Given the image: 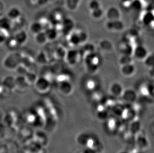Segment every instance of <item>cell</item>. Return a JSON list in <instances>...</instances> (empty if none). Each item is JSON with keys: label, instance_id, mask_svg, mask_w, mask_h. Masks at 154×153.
Returning <instances> with one entry per match:
<instances>
[{"label": "cell", "instance_id": "obj_1", "mask_svg": "<svg viewBox=\"0 0 154 153\" xmlns=\"http://www.w3.org/2000/svg\"><path fill=\"white\" fill-rule=\"evenodd\" d=\"M95 52L87 53L85 58L86 68L87 71L90 73H95L97 71L100 63V57Z\"/></svg>", "mask_w": 154, "mask_h": 153}, {"label": "cell", "instance_id": "obj_2", "mask_svg": "<svg viewBox=\"0 0 154 153\" xmlns=\"http://www.w3.org/2000/svg\"><path fill=\"white\" fill-rule=\"evenodd\" d=\"M21 63L20 53H12L6 56L3 60V66L6 69L14 71Z\"/></svg>", "mask_w": 154, "mask_h": 153}, {"label": "cell", "instance_id": "obj_3", "mask_svg": "<svg viewBox=\"0 0 154 153\" xmlns=\"http://www.w3.org/2000/svg\"><path fill=\"white\" fill-rule=\"evenodd\" d=\"M34 85L36 91L41 94L48 92L51 88V81L44 76L38 77Z\"/></svg>", "mask_w": 154, "mask_h": 153}, {"label": "cell", "instance_id": "obj_4", "mask_svg": "<svg viewBox=\"0 0 154 153\" xmlns=\"http://www.w3.org/2000/svg\"><path fill=\"white\" fill-rule=\"evenodd\" d=\"M149 54L148 49L144 45L138 44L134 46L132 56L138 61H144Z\"/></svg>", "mask_w": 154, "mask_h": 153}, {"label": "cell", "instance_id": "obj_5", "mask_svg": "<svg viewBox=\"0 0 154 153\" xmlns=\"http://www.w3.org/2000/svg\"><path fill=\"white\" fill-rule=\"evenodd\" d=\"M124 91V89L122 84L117 82L111 84L109 88V92L111 94L116 98L122 97Z\"/></svg>", "mask_w": 154, "mask_h": 153}, {"label": "cell", "instance_id": "obj_6", "mask_svg": "<svg viewBox=\"0 0 154 153\" xmlns=\"http://www.w3.org/2000/svg\"><path fill=\"white\" fill-rule=\"evenodd\" d=\"M136 68L134 63L128 64L121 66L120 72L125 77H131L135 75Z\"/></svg>", "mask_w": 154, "mask_h": 153}, {"label": "cell", "instance_id": "obj_7", "mask_svg": "<svg viewBox=\"0 0 154 153\" xmlns=\"http://www.w3.org/2000/svg\"><path fill=\"white\" fill-rule=\"evenodd\" d=\"M106 17L108 20H118L121 18V12L117 8L115 7H109L106 10Z\"/></svg>", "mask_w": 154, "mask_h": 153}, {"label": "cell", "instance_id": "obj_8", "mask_svg": "<svg viewBox=\"0 0 154 153\" xmlns=\"http://www.w3.org/2000/svg\"><path fill=\"white\" fill-rule=\"evenodd\" d=\"M80 58V55L77 50H71L67 51L65 59L70 65H75L78 63Z\"/></svg>", "mask_w": 154, "mask_h": 153}, {"label": "cell", "instance_id": "obj_9", "mask_svg": "<svg viewBox=\"0 0 154 153\" xmlns=\"http://www.w3.org/2000/svg\"><path fill=\"white\" fill-rule=\"evenodd\" d=\"M1 82L9 91L16 90V78L13 76H7L3 78Z\"/></svg>", "mask_w": 154, "mask_h": 153}, {"label": "cell", "instance_id": "obj_10", "mask_svg": "<svg viewBox=\"0 0 154 153\" xmlns=\"http://www.w3.org/2000/svg\"><path fill=\"white\" fill-rule=\"evenodd\" d=\"M16 78V90L19 91H26L30 86L26 82L23 75H19Z\"/></svg>", "mask_w": 154, "mask_h": 153}, {"label": "cell", "instance_id": "obj_11", "mask_svg": "<svg viewBox=\"0 0 154 153\" xmlns=\"http://www.w3.org/2000/svg\"><path fill=\"white\" fill-rule=\"evenodd\" d=\"M59 90L63 95H69L72 92L73 87L69 80H64L60 81Z\"/></svg>", "mask_w": 154, "mask_h": 153}, {"label": "cell", "instance_id": "obj_12", "mask_svg": "<svg viewBox=\"0 0 154 153\" xmlns=\"http://www.w3.org/2000/svg\"><path fill=\"white\" fill-rule=\"evenodd\" d=\"M141 21L146 26L154 28V16L153 11L146 10L141 17Z\"/></svg>", "mask_w": 154, "mask_h": 153}, {"label": "cell", "instance_id": "obj_13", "mask_svg": "<svg viewBox=\"0 0 154 153\" xmlns=\"http://www.w3.org/2000/svg\"><path fill=\"white\" fill-rule=\"evenodd\" d=\"M134 46H133L131 42L125 41L121 44L119 46V51L121 55H129L132 56Z\"/></svg>", "mask_w": 154, "mask_h": 153}, {"label": "cell", "instance_id": "obj_14", "mask_svg": "<svg viewBox=\"0 0 154 153\" xmlns=\"http://www.w3.org/2000/svg\"><path fill=\"white\" fill-rule=\"evenodd\" d=\"M121 97L127 103L133 104L137 100V93L132 89L129 88L124 90Z\"/></svg>", "mask_w": 154, "mask_h": 153}, {"label": "cell", "instance_id": "obj_15", "mask_svg": "<svg viewBox=\"0 0 154 153\" xmlns=\"http://www.w3.org/2000/svg\"><path fill=\"white\" fill-rule=\"evenodd\" d=\"M74 23L72 20L70 18H66L63 20L61 22V28L63 33L66 34H69L72 32L74 28Z\"/></svg>", "mask_w": 154, "mask_h": 153}, {"label": "cell", "instance_id": "obj_16", "mask_svg": "<svg viewBox=\"0 0 154 153\" xmlns=\"http://www.w3.org/2000/svg\"><path fill=\"white\" fill-rule=\"evenodd\" d=\"M22 16V11L19 8L14 6L9 9L7 13V16L11 21L15 20Z\"/></svg>", "mask_w": 154, "mask_h": 153}, {"label": "cell", "instance_id": "obj_17", "mask_svg": "<svg viewBox=\"0 0 154 153\" xmlns=\"http://www.w3.org/2000/svg\"><path fill=\"white\" fill-rule=\"evenodd\" d=\"M68 35V41L70 45L72 46H76L81 44L80 38L77 31H72Z\"/></svg>", "mask_w": 154, "mask_h": 153}, {"label": "cell", "instance_id": "obj_18", "mask_svg": "<svg viewBox=\"0 0 154 153\" xmlns=\"http://www.w3.org/2000/svg\"><path fill=\"white\" fill-rule=\"evenodd\" d=\"M20 45H23L28 40V36L26 32L24 30H20L17 32L14 36Z\"/></svg>", "mask_w": 154, "mask_h": 153}, {"label": "cell", "instance_id": "obj_19", "mask_svg": "<svg viewBox=\"0 0 154 153\" xmlns=\"http://www.w3.org/2000/svg\"><path fill=\"white\" fill-rule=\"evenodd\" d=\"M35 40L38 44L41 45L45 44L47 43V41L48 40L47 35L45 32H41L35 34Z\"/></svg>", "mask_w": 154, "mask_h": 153}, {"label": "cell", "instance_id": "obj_20", "mask_svg": "<svg viewBox=\"0 0 154 153\" xmlns=\"http://www.w3.org/2000/svg\"><path fill=\"white\" fill-rule=\"evenodd\" d=\"M104 15V12L102 8H100L94 10L90 11V15L95 20H99L103 17Z\"/></svg>", "mask_w": 154, "mask_h": 153}, {"label": "cell", "instance_id": "obj_21", "mask_svg": "<svg viewBox=\"0 0 154 153\" xmlns=\"http://www.w3.org/2000/svg\"><path fill=\"white\" fill-rule=\"evenodd\" d=\"M24 76H25L26 82L29 85V86L34 85V83L38 78V76H36V74H35L34 72H31V71L27 73L25 75H24Z\"/></svg>", "mask_w": 154, "mask_h": 153}, {"label": "cell", "instance_id": "obj_22", "mask_svg": "<svg viewBox=\"0 0 154 153\" xmlns=\"http://www.w3.org/2000/svg\"><path fill=\"white\" fill-rule=\"evenodd\" d=\"M100 49L104 51H110L112 49L113 45L111 41L108 40H102L99 44Z\"/></svg>", "mask_w": 154, "mask_h": 153}, {"label": "cell", "instance_id": "obj_23", "mask_svg": "<svg viewBox=\"0 0 154 153\" xmlns=\"http://www.w3.org/2000/svg\"><path fill=\"white\" fill-rule=\"evenodd\" d=\"M129 5L131 9L136 11L141 10L143 7V3L142 0H133Z\"/></svg>", "mask_w": 154, "mask_h": 153}, {"label": "cell", "instance_id": "obj_24", "mask_svg": "<svg viewBox=\"0 0 154 153\" xmlns=\"http://www.w3.org/2000/svg\"><path fill=\"white\" fill-rule=\"evenodd\" d=\"M119 63L121 66L126 65L128 64L133 63V58L132 56L121 55L119 59Z\"/></svg>", "mask_w": 154, "mask_h": 153}, {"label": "cell", "instance_id": "obj_25", "mask_svg": "<svg viewBox=\"0 0 154 153\" xmlns=\"http://www.w3.org/2000/svg\"><path fill=\"white\" fill-rule=\"evenodd\" d=\"M7 44L8 47L12 49H17L20 45L14 36L9 38L7 40Z\"/></svg>", "mask_w": 154, "mask_h": 153}, {"label": "cell", "instance_id": "obj_26", "mask_svg": "<svg viewBox=\"0 0 154 153\" xmlns=\"http://www.w3.org/2000/svg\"><path fill=\"white\" fill-rule=\"evenodd\" d=\"M45 34L47 35V38L48 40H54L56 39L58 35V33L57 32V29L54 28H50L48 29H47V31L45 32Z\"/></svg>", "mask_w": 154, "mask_h": 153}, {"label": "cell", "instance_id": "obj_27", "mask_svg": "<svg viewBox=\"0 0 154 153\" xmlns=\"http://www.w3.org/2000/svg\"><path fill=\"white\" fill-rule=\"evenodd\" d=\"M124 28V24L122 20H120L113 21V32H121Z\"/></svg>", "mask_w": 154, "mask_h": 153}, {"label": "cell", "instance_id": "obj_28", "mask_svg": "<svg viewBox=\"0 0 154 153\" xmlns=\"http://www.w3.org/2000/svg\"><path fill=\"white\" fill-rule=\"evenodd\" d=\"M30 31L31 32L35 34V35L38 34L40 32H43L42 28L41 26V24L38 21L34 22L30 26Z\"/></svg>", "mask_w": 154, "mask_h": 153}, {"label": "cell", "instance_id": "obj_29", "mask_svg": "<svg viewBox=\"0 0 154 153\" xmlns=\"http://www.w3.org/2000/svg\"><path fill=\"white\" fill-rule=\"evenodd\" d=\"M80 0H66V6L70 10H75L79 7Z\"/></svg>", "mask_w": 154, "mask_h": 153}, {"label": "cell", "instance_id": "obj_30", "mask_svg": "<svg viewBox=\"0 0 154 153\" xmlns=\"http://www.w3.org/2000/svg\"><path fill=\"white\" fill-rule=\"evenodd\" d=\"M144 64L147 68H154V58L153 54H149L144 61Z\"/></svg>", "mask_w": 154, "mask_h": 153}, {"label": "cell", "instance_id": "obj_31", "mask_svg": "<svg viewBox=\"0 0 154 153\" xmlns=\"http://www.w3.org/2000/svg\"><path fill=\"white\" fill-rule=\"evenodd\" d=\"M15 71L17 72V74L19 75H25L27 73L29 72L30 70H29V68L28 67L25 66L23 64L20 63L18 66L17 67L16 69H15Z\"/></svg>", "mask_w": 154, "mask_h": 153}, {"label": "cell", "instance_id": "obj_32", "mask_svg": "<svg viewBox=\"0 0 154 153\" xmlns=\"http://www.w3.org/2000/svg\"><path fill=\"white\" fill-rule=\"evenodd\" d=\"M88 8L89 10L91 11L101 8V5L99 0H90L88 4Z\"/></svg>", "mask_w": 154, "mask_h": 153}, {"label": "cell", "instance_id": "obj_33", "mask_svg": "<svg viewBox=\"0 0 154 153\" xmlns=\"http://www.w3.org/2000/svg\"><path fill=\"white\" fill-rule=\"evenodd\" d=\"M66 50L64 48L59 47L57 48L55 51V55L57 58L58 59H64L66 58Z\"/></svg>", "mask_w": 154, "mask_h": 153}, {"label": "cell", "instance_id": "obj_34", "mask_svg": "<svg viewBox=\"0 0 154 153\" xmlns=\"http://www.w3.org/2000/svg\"><path fill=\"white\" fill-rule=\"evenodd\" d=\"M77 32L80 38L81 44H85L86 41L88 39V35L87 33L82 31H78Z\"/></svg>", "mask_w": 154, "mask_h": 153}, {"label": "cell", "instance_id": "obj_35", "mask_svg": "<svg viewBox=\"0 0 154 153\" xmlns=\"http://www.w3.org/2000/svg\"><path fill=\"white\" fill-rule=\"evenodd\" d=\"M85 50L87 53H90L92 52H95L94 45L93 44H85Z\"/></svg>", "mask_w": 154, "mask_h": 153}, {"label": "cell", "instance_id": "obj_36", "mask_svg": "<svg viewBox=\"0 0 154 153\" xmlns=\"http://www.w3.org/2000/svg\"><path fill=\"white\" fill-rule=\"evenodd\" d=\"M95 82L92 80H90V81H88L86 87L89 90H93L95 88Z\"/></svg>", "mask_w": 154, "mask_h": 153}, {"label": "cell", "instance_id": "obj_37", "mask_svg": "<svg viewBox=\"0 0 154 153\" xmlns=\"http://www.w3.org/2000/svg\"><path fill=\"white\" fill-rule=\"evenodd\" d=\"M106 28L108 31L110 32H113V21L108 20L105 24Z\"/></svg>", "mask_w": 154, "mask_h": 153}, {"label": "cell", "instance_id": "obj_38", "mask_svg": "<svg viewBox=\"0 0 154 153\" xmlns=\"http://www.w3.org/2000/svg\"><path fill=\"white\" fill-rule=\"evenodd\" d=\"M154 0H142L143 4L144 3H145L146 6H147V8L149 7H154Z\"/></svg>", "mask_w": 154, "mask_h": 153}, {"label": "cell", "instance_id": "obj_39", "mask_svg": "<svg viewBox=\"0 0 154 153\" xmlns=\"http://www.w3.org/2000/svg\"><path fill=\"white\" fill-rule=\"evenodd\" d=\"M121 2L124 4H129L133 0H120Z\"/></svg>", "mask_w": 154, "mask_h": 153}, {"label": "cell", "instance_id": "obj_40", "mask_svg": "<svg viewBox=\"0 0 154 153\" xmlns=\"http://www.w3.org/2000/svg\"><path fill=\"white\" fill-rule=\"evenodd\" d=\"M119 153H129L128 152H127L126 151H121V152H119Z\"/></svg>", "mask_w": 154, "mask_h": 153}]
</instances>
